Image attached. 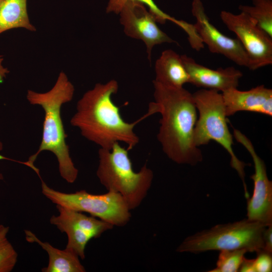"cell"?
I'll list each match as a JSON object with an SVG mask.
<instances>
[{"label": "cell", "mask_w": 272, "mask_h": 272, "mask_svg": "<svg viewBox=\"0 0 272 272\" xmlns=\"http://www.w3.org/2000/svg\"><path fill=\"white\" fill-rule=\"evenodd\" d=\"M153 82L154 101L150 103L148 112L161 116L157 137L163 151L178 164L196 165L202 161V154L194 143L198 116L193 94L183 87Z\"/></svg>", "instance_id": "1"}, {"label": "cell", "mask_w": 272, "mask_h": 272, "mask_svg": "<svg viewBox=\"0 0 272 272\" xmlns=\"http://www.w3.org/2000/svg\"><path fill=\"white\" fill-rule=\"evenodd\" d=\"M118 90V84L115 80L95 84L78 101L70 123L80 130L83 137L100 148L110 150L115 143L122 142L127 145L126 149L129 151L140 141L134 127L151 115L147 112L133 122L125 121L119 107L112 99Z\"/></svg>", "instance_id": "2"}, {"label": "cell", "mask_w": 272, "mask_h": 272, "mask_svg": "<svg viewBox=\"0 0 272 272\" xmlns=\"http://www.w3.org/2000/svg\"><path fill=\"white\" fill-rule=\"evenodd\" d=\"M75 88L67 76L61 72L53 87L44 93L28 90L26 98L30 104L40 106L44 111L41 142L37 151L25 162L17 161L33 170L37 167L34 162L39 154L44 151L52 152L56 157L61 177L69 183L76 180L79 171L70 154L65 139L67 137L61 117V108L70 102L74 96Z\"/></svg>", "instance_id": "3"}, {"label": "cell", "mask_w": 272, "mask_h": 272, "mask_svg": "<svg viewBox=\"0 0 272 272\" xmlns=\"http://www.w3.org/2000/svg\"><path fill=\"white\" fill-rule=\"evenodd\" d=\"M96 175L108 191L120 194L130 210L138 208L150 189L154 178L145 164L135 172L128 150L115 143L110 150L99 148Z\"/></svg>", "instance_id": "4"}, {"label": "cell", "mask_w": 272, "mask_h": 272, "mask_svg": "<svg viewBox=\"0 0 272 272\" xmlns=\"http://www.w3.org/2000/svg\"><path fill=\"white\" fill-rule=\"evenodd\" d=\"M266 226L244 219L216 225L185 238L176 251L199 253L211 250L245 249L256 253L263 250V235Z\"/></svg>", "instance_id": "5"}, {"label": "cell", "mask_w": 272, "mask_h": 272, "mask_svg": "<svg viewBox=\"0 0 272 272\" xmlns=\"http://www.w3.org/2000/svg\"><path fill=\"white\" fill-rule=\"evenodd\" d=\"M192 94L198 114L194 130L195 145L199 147L214 141L222 146L230 155V165L242 180L245 196L248 197L244 170L246 164L237 157L233 150V136L228 126L222 93L201 89Z\"/></svg>", "instance_id": "6"}, {"label": "cell", "mask_w": 272, "mask_h": 272, "mask_svg": "<svg viewBox=\"0 0 272 272\" xmlns=\"http://www.w3.org/2000/svg\"><path fill=\"white\" fill-rule=\"evenodd\" d=\"M41 182L43 194L56 205L76 211L90 214L113 226L122 227L130 220L131 214L121 195L111 191L94 194L81 190L74 193H64L49 187L38 176Z\"/></svg>", "instance_id": "7"}, {"label": "cell", "mask_w": 272, "mask_h": 272, "mask_svg": "<svg viewBox=\"0 0 272 272\" xmlns=\"http://www.w3.org/2000/svg\"><path fill=\"white\" fill-rule=\"evenodd\" d=\"M220 18L228 29L236 34L246 52L249 70L255 71L272 64V38L247 14L222 11Z\"/></svg>", "instance_id": "8"}, {"label": "cell", "mask_w": 272, "mask_h": 272, "mask_svg": "<svg viewBox=\"0 0 272 272\" xmlns=\"http://www.w3.org/2000/svg\"><path fill=\"white\" fill-rule=\"evenodd\" d=\"M59 213L50 219L51 224L55 226L67 237L65 248L76 254L80 258L85 257V250L88 242L98 238L114 227L112 224L83 212L56 205Z\"/></svg>", "instance_id": "9"}, {"label": "cell", "mask_w": 272, "mask_h": 272, "mask_svg": "<svg viewBox=\"0 0 272 272\" xmlns=\"http://www.w3.org/2000/svg\"><path fill=\"white\" fill-rule=\"evenodd\" d=\"M233 135L247 150L254 163V173L250 176L254 187L252 196L247 198V218L266 227L272 225V182L267 177L264 162L245 134L233 128Z\"/></svg>", "instance_id": "10"}, {"label": "cell", "mask_w": 272, "mask_h": 272, "mask_svg": "<svg viewBox=\"0 0 272 272\" xmlns=\"http://www.w3.org/2000/svg\"><path fill=\"white\" fill-rule=\"evenodd\" d=\"M145 6L137 1L127 2L119 13L120 22L127 36L145 43L150 60L155 45L177 42L159 28L154 16Z\"/></svg>", "instance_id": "11"}, {"label": "cell", "mask_w": 272, "mask_h": 272, "mask_svg": "<svg viewBox=\"0 0 272 272\" xmlns=\"http://www.w3.org/2000/svg\"><path fill=\"white\" fill-rule=\"evenodd\" d=\"M191 11L196 20V31L210 52L222 54L237 65L249 68V58L239 40L226 36L211 23L201 0H193Z\"/></svg>", "instance_id": "12"}, {"label": "cell", "mask_w": 272, "mask_h": 272, "mask_svg": "<svg viewBox=\"0 0 272 272\" xmlns=\"http://www.w3.org/2000/svg\"><path fill=\"white\" fill-rule=\"evenodd\" d=\"M184 65L189 75V83L202 89L223 92L237 88L242 73L233 66L208 68L197 63L186 54L181 55Z\"/></svg>", "instance_id": "13"}, {"label": "cell", "mask_w": 272, "mask_h": 272, "mask_svg": "<svg viewBox=\"0 0 272 272\" xmlns=\"http://www.w3.org/2000/svg\"><path fill=\"white\" fill-rule=\"evenodd\" d=\"M225 113L246 111L272 116V90L260 85L247 91L232 88L222 93Z\"/></svg>", "instance_id": "14"}, {"label": "cell", "mask_w": 272, "mask_h": 272, "mask_svg": "<svg viewBox=\"0 0 272 272\" xmlns=\"http://www.w3.org/2000/svg\"><path fill=\"white\" fill-rule=\"evenodd\" d=\"M156 82L169 88H181L189 83V75L181 55L171 49L163 51L155 65Z\"/></svg>", "instance_id": "15"}, {"label": "cell", "mask_w": 272, "mask_h": 272, "mask_svg": "<svg viewBox=\"0 0 272 272\" xmlns=\"http://www.w3.org/2000/svg\"><path fill=\"white\" fill-rule=\"evenodd\" d=\"M25 239L29 243H36L45 250L49 257L47 267L42 269L43 272H84V266L79 257L74 252L65 248L57 249L47 242H43L28 230H24Z\"/></svg>", "instance_id": "16"}, {"label": "cell", "mask_w": 272, "mask_h": 272, "mask_svg": "<svg viewBox=\"0 0 272 272\" xmlns=\"http://www.w3.org/2000/svg\"><path fill=\"white\" fill-rule=\"evenodd\" d=\"M27 3V0H0V34L18 28L36 30L29 20Z\"/></svg>", "instance_id": "17"}, {"label": "cell", "mask_w": 272, "mask_h": 272, "mask_svg": "<svg viewBox=\"0 0 272 272\" xmlns=\"http://www.w3.org/2000/svg\"><path fill=\"white\" fill-rule=\"evenodd\" d=\"M253 6L240 5L239 9L272 38V0H252Z\"/></svg>", "instance_id": "18"}, {"label": "cell", "mask_w": 272, "mask_h": 272, "mask_svg": "<svg viewBox=\"0 0 272 272\" xmlns=\"http://www.w3.org/2000/svg\"><path fill=\"white\" fill-rule=\"evenodd\" d=\"M129 1L139 2L148 7L149 12L154 16L157 23L164 24L169 20L177 25L182 29H184L187 25L186 22L176 19L165 13L158 7L153 0H109L106 8V12H112L118 14L124 5Z\"/></svg>", "instance_id": "19"}, {"label": "cell", "mask_w": 272, "mask_h": 272, "mask_svg": "<svg viewBox=\"0 0 272 272\" xmlns=\"http://www.w3.org/2000/svg\"><path fill=\"white\" fill-rule=\"evenodd\" d=\"M247 252L245 249L220 251L216 267L209 272H237Z\"/></svg>", "instance_id": "20"}, {"label": "cell", "mask_w": 272, "mask_h": 272, "mask_svg": "<svg viewBox=\"0 0 272 272\" xmlns=\"http://www.w3.org/2000/svg\"><path fill=\"white\" fill-rule=\"evenodd\" d=\"M9 227L4 226L0 230V272H10L14 268L18 253L9 241Z\"/></svg>", "instance_id": "21"}, {"label": "cell", "mask_w": 272, "mask_h": 272, "mask_svg": "<svg viewBox=\"0 0 272 272\" xmlns=\"http://www.w3.org/2000/svg\"><path fill=\"white\" fill-rule=\"evenodd\" d=\"M253 259L255 272H270L272 271V256L270 253L263 250L256 252Z\"/></svg>", "instance_id": "22"}, {"label": "cell", "mask_w": 272, "mask_h": 272, "mask_svg": "<svg viewBox=\"0 0 272 272\" xmlns=\"http://www.w3.org/2000/svg\"><path fill=\"white\" fill-rule=\"evenodd\" d=\"M272 225L266 227L263 235V250L272 253Z\"/></svg>", "instance_id": "23"}, {"label": "cell", "mask_w": 272, "mask_h": 272, "mask_svg": "<svg viewBox=\"0 0 272 272\" xmlns=\"http://www.w3.org/2000/svg\"><path fill=\"white\" fill-rule=\"evenodd\" d=\"M239 271L255 272L253 259H247L245 257L240 265Z\"/></svg>", "instance_id": "24"}, {"label": "cell", "mask_w": 272, "mask_h": 272, "mask_svg": "<svg viewBox=\"0 0 272 272\" xmlns=\"http://www.w3.org/2000/svg\"><path fill=\"white\" fill-rule=\"evenodd\" d=\"M3 56L0 55V83H2L4 82L7 75L10 72L9 70L3 65Z\"/></svg>", "instance_id": "25"}, {"label": "cell", "mask_w": 272, "mask_h": 272, "mask_svg": "<svg viewBox=\"0 0 272 272\" xmlns=\"http://www.w3.org/2000/svg\"><path fill=\"white\" fill-rule=\"evenodd\" d=\"M3 143L0 141V151H1L3 150ZM3 179H4L3 175L2 173L0 172V181L3 180Z\"/></svg>", "instance_id": "26"}, {"label": "cell", "mask_w": 272, "mask_h": 272, "mask_svg": "<svg viewBox=\"0 0 272 272\" xmlns=\"http://www.w3.org/2000/svg\"><path fill=\"white\" fill-rule=\"evenodd\" d=\"M4 225L0 224V230L3 227Z\"/></svg>", "instance_id": "27"}]
</instances>
